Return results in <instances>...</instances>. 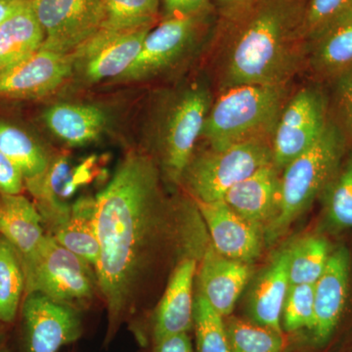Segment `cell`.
Instances as JSON below:
<instances>
[{"mask_svg":"<svg viewBox=\"0 0 352 352\" xmlns=\"http://www.w3.org/2000/svg\"><path fill=\"white\" fill-rule=\"evenodd\" d=\"M95 219L100 254L94 270L112 331L140 298L163 223L159 175L150 157L126 155L95 197Z\"/></svg>","mask_w":352,"mask_h":352,"instance_id":"1","label":"cell"},{"mask_svg":"<svg viewBox=\"0 0 352 352\" xmlns=\"http://www.w3.org/2000/svg\"><path fill=\"white\" fill-rule=\"evenodd\" d=\"M307 0H244L224 7V82L286 85L302 59Z\"/></svg>","mask_w":352,"mask_h":352,"instance_id":"2","label":"cell"},{"mask_svg":"<svg viewBox=\"0 0 352 352\" xmlns=\"http://www.w3.org/2000/svg\"><path fill=\"white\" fill-rule=\"evenodd\" d=\"M346 139L339 126L327 122L318 139L284 168L276 212L263 230L273 242L307 210L337 175Z\"/></svg>","mask_w":352,"mask_h":352,"instance_id":"3","label":"cell"},{"mask_svg":"<svg viewBox=\"0 0 352 352\" xmlns=\"http://www.w3.org/2000/svg\"><path fill=\"white\" fill-rule=\"evenodd\" d=\"M285 85L227 88L208 111L201 135L212 148L265 139L273 133L285 99Z\"/></svg>","mask_w":352,"mask_h":352,"instance_id":"4","label":"cell"},{"mask_svg":"<svg viewBox=\"0 0 352 352\" xmlns=\"http://www.w3.org/2000/svg\"><path fill=\"white\" fill-rule=\"evenodd\" d=\"M273 163L272 148L265 139L212 148L192 157L182 179L194 200L212 203L259 168Z\"/></svg>","mask_w":352,"mask_h":352,"instance_id":"5","label":"cell"},{"mask_svg":"<svg viewBox=\"0 0 352 352\" xmlns=\"http://www.w3.org/2000/svg\"><path fill=\"white\" fill-rule=\"evenodd\" d=\"M25 295L39 292L55 302L78 308L98 288L94 266L46 234L36 256L25 266Z\"/></svg>","mask_w":352,"mask_h":352,"instance_id":"6","label":"cell"},{"mask_svg":"<svg viewBox=\"0 0 352 352\" xmlns=\"http://www.w3.org/2000/svg\"><path fill=\"white\" fill-rule=\"evenodd\" d=\"M45 39L41 50L71 54L102 29V0H31Z\"/></svg>","mask_w":352,"mask_h":352,"instance_id":"7","label":"cell"},{"mask_svg":"<svg viewBox=\"0 0 352 352\" xmlns=\"http://www.w3.org/2000/svg\"><path fill=\"white\" fill-rule=\"evenodd\" d=\"M210 109L208 90L194 87L180 95L168 111L162 131V147L164 168L173 182L182 179L191 162Z\"/></svg>","mask_w":352,"mask_h":352,"instance_id":"8","label":"cell"},{"mask_svg":"<svg viewBox=\"0 0 352 352\" xmlns=\"http://www.w3.org/2000/svg\"><path fill=\"white\" fill-rule=\"evenodd\" d=\"M326 101L312 88H303L284 106L273 131V163L282 170L307 151L326 124Z\"/></svg>","mask_w":352,"mask_h":352,"instance_id":"9","label":"cell"},{"mask_svg":"<svg viewBox=\"0 0 352 352\" xmlns=\"http://www.w3.org/2000/svg\"><path fill=\"white\" fill-rule=\"evenodd\" d=\"M25 352H57L82 333L78 308L39 292L25 294L22 307Z\"/></svg>","mask_w":352,"mask_h":352,"instance_id":"10","label":"cell"},{"mask_svg":"<svg viewBox=\"0 0 352 352\" xmlns=\"http://www.w3.org/2000/svg\"><path fill=\"white\" fill-rule=\"evenodd\" d=\"M151 27L131 31L101 29L71 53L75 62H82L88 82L117 78L135 61Z\"/></svg>","mask_w":352,"mask_h":352,"instance_id":"11","label":"cell"},{"mask_svg":"<svg viewBox=\"0 0 352 352\" xmlns=\"http://www.w3.org/2000/svg\"><path fill=\"white\" fill-rule=\"evenodd\" d=\"M72 54L39 50L0 73V98L36 99L52 94L73 72Z\"/></svg>","mask_w":352,"mask_h":352,"instance_id":"12","label":"cell"},{"mask_svg":"<svg viewBox=\"0 0 352 352\" xmlns=\"http://www.w3.org/2000/svg\"><path fill=\"white\" fill-rule=\"evenodd\" d=\"M204 16H173L150 30L135 61L120 78L141 80L175 63L191 45Z\"/></svg>","mask_w":352,"mask_h":352,"instance_id":"13","label":"cell"},{"mask_svg":"<svg viewBox=\"0 0 352 352\" xmlns=\"http://www.w3.org/2000/svg\"><path fill=\"white\" fill-rule=\"evenodd\" d=\"M195 203L207 224L215 251L247 263L261 256L264 241L261 227L243 219L222 200Z\"/></svg>","mask_w":352,"mask_h":352,"instance_id":"14","label":"cell"},{"mask_svg":"<svg viewBox=\"0 0 352 352\" xmlns=\"http://www.w3.org/2000/svg\"><path fill=\"white\" fill-rule=\"evenodd\" d=\"M251 276L250 263L226 258L208 248L199 271V294L222 317L232 314Z\"/></svg>","mask_w":352,"mask_h":352,"instance_id":"15","label":"cell"},{"mask_svg":"<svg viewBox=\"0 0 352 352\" xmlns=\"http://www.w3.org/2000/svg\"><path fill=\"white\" fill-rule=\"evenodd\" d=\"M349 256L344 248L331 252L325 270L314 284V327L318 342L332 335L346 307L349 292Z\"/></svg>","mask_w":352,"mask_h":352,"instance_id":"16","label":"cell"},{"mask_svg":"<svg viewBox=\"0 0 352 352\" xmlns=\"http://www.w3.org/2000/svg\"><path fill=\"white\" fill-rule=\"evenodd\" d=\"M280 170L274 163L259 168L229 190L222 201L236 214L264 230L276 212Z\"/></svg>","mask_w":352,"mask_h":352,"instance_id":"17","label":"cell"},{"mask_svg":"<svg viewBox=\"0 0 352 352\" xmlns=\"http://www.w3.org/2000/svg\"><path fill=\"white\" fill-rule=\"evenodd\" d=\"M196 261L184 258L176 265L161 302L157 305L154 321L155 340L173 333H187L193 324V282Z\"/></svg>","mask_w":352,"mask_h":352,"instance_id":"18","label":"cell"},{"mask_svg":"<svg viewBox=\"0 0 352 352\" xmlns=\"http://www.w3.org/2000/svg\"><path fill=\"white\" fill-rule=\"evenodd\" d=\"M0 237L17 252L23 268L31 263L46 234L36 205L21 195H0Z\"/></svg>","mask_w":352,"mask_h":352,"instance_id":"19","label":"cell"},{"mask_svg":"<svg viewBox=\"0 0 352 352\" xmlns=\"http://www.w3.org/2000/svg\"><path fill=\"white\" fill-rule=\"evenodd\" d=\"M289 286L286 249L278 252L252 284L248 298V311L252 321L282 333V308Z\"/></svg>","mask_w":352,"mask_h":352,"instance_id":"20","label":"cell"},{"mask_svg":"<svg viewBox=\"0 0 352 352\" xmlns=\"http://www.w3.org/2000/svg\"><path fill=\"white\" fill-rule=\"evenodd\" d=\"M50 235L95 267L100 254L95 219V198L78 199L71 206L68 217L58 224Z\"/></svg>","mask_w":352,"mask_h":352,"instance_id":"21","label":"cell"},{"mask_svg":"<svg viewBox=\"0 0 352 352\" xmlns=\"http://www.w3.org/2000/svg\"><path fill=\"white\" fill-rule=\"evenodd\" d=\"M51 131L72 146L96 140L105 129L107 118L100 108L82 104H58L44 113Z\"/></svg>","mask_w":352,"mask_h":352,"instance_id":"22","label":"cell"},{"mask_svg":"<svg viewBox=\"0 0 352 352\" xmlns=\"http://www.w3.org/2000/svg\"><path fill=\"white\" fill-rule=\"evenodd\" d=\"M44 39L30 0L25 8L0 25V73L41 50Z\"/></svg>","mask_w":352,"mask_h":352,"instance_id":"23","label":"cell"},{"mask_svg":"<svg viewBox=\"0 0 352 352\" xmlns=\"http://www.w3.org/2000/svg\"><path fill=\"white\" fill-rule=\"evenodd\" d=\"M312 66L325 76H339L352 69V17L333 25L314 41Z\"/></svg>","mask_w":352,"mask_h":352,"instance_id":"24","label":"cell"},{"mask_svg":"<svg viewBox=\"0 0 352 352\" xmlns=\"http://www.w3.org/2000/svg\"><path fill=\"white\" fill-rule=\"evenodd\" d=\"M0 152L22 171L25 184L41 178L50 164L43 148L27 132L3 120H0Z\"/></svg>","mask_w":352,"mask_h":352,"instance_id":"25","label":"cell"},{"mask_svg":"<svg viewBox=\"0 0 352 352\" xmlns=\"http://www.w3.org/2000/svg\"><path fill=\"white\" fill-rule=\"evenodd\" d=\"M330 256V245L324 238L310 236L298 241L288 249L289 284L316 283Z\"/></svg>","mask_w":352,"mask_h":352,"instance_id":"26","label":"cell"},{"mask_svg":"<svg viewBox=\"0 0 352 352\" xmlns=\"http://www.w3.org/2000/svg\"><path fill=\"white\" fill-rule=\"evenodd\" d=\"M25 278L17 252L0 237V322L11 323L25 296Z\"/></svg>","mask_w":352,"mask_h":352,"instance_id":"27","label":"cell"},{"mask_svg":"<svg viewBox=\"0 0 352 352\" xmlns=\"http://www.w3.org/2000/svg\"><path fill=\"white\" fill-rule=\"evenodd\" d=\"M230 352H282V333L254 322L231 317L226 323Z\"/></svg>","mask_w":352,"mask_h":352,"instance_id":"28","label":"cell"},{"mask_svg":"<svg viewBox=\"0 0 352 352\" xmlns=\"http://www.w3.org/2000/svg\"><path fill=\"white\" fill-rule=\"evenodd\" d=\"M102 29L131 31L151 27L159 11V0H102Z\"/></svg>","mask_w":352,"mask_h":352,"instance_id":"29","label":"cell"},{"mask_svg":"<svg viewBox=\"0 0 352 352\" xmlns=\"http://www.w3.org/2000/svg\"><path fill=\"white\" fill-rule=\"evenodd\" d=\"M193 323L196 328L197 351L230 352L223 317L200 294L194 302Z\"/></svg>","mask_w":352,"mask_h":352,"instance_id":"30","label":"cell"},{"mask_svg":"<svg viewBox=\"0 0 352 352\" xmlns=\"http://www.w3.org/2000/svg\"><path fill=\"white\" fill-rule=\"evenodd\" d=\"M352 17V0H307L305 36L314 41L333 25Z\"/></svg>","mask_w":352,"mask_h":352,"instance_id":"31","label":"cell"},{"mask_svg":"<svg viewBox=\"0 0 352 352\" xmlns=\"http://www.w3.org/2000/svg\"><path fill=\"white\" fill-rule=\"evenodd\" d=\"M281 325L287 332L314 327V285L289 284L282 308Z\"/></svg>","mask_w":352,"mask_h":352,"instance_id":"32","label":"cell"},{"mask_svg":"<svg viewBox=\"0 0 352 352\" xmlns=\"http://www.w3.org/2000/svg\"><path fill=\"white\" fill-rule=\"evenodd\" d=\"M327 214L333 226L352 229V154L328 185Z\"/></svg>","mask_w":352,"mask_h":352,"instance_id":"33","label":"cell"},{"mask_svg":"<svg viewBox=\"0 0 352 352\" xmlns=\"http://www.w3.org/2000/svg\"><path fill=\"white\" fill-rule=\"evenodd\" d=\"M22 171L0 152V195H19L24 189Z\"/></svg>","mask_w":352,"mask_h":352,"instance_id":"34","label":"cell"},{"mask_svg":"<svg viewBox=\"0 0 352 352\" xmlns=\"http://www.w3.org/2000/svg\"><path fill=\"white\" fill-rule=\"evenodd\" d=\"M337 99L342 119L352 135V69L338 76Z\"/></svg>","mask_w":352,"mask_h":352,"instance_id":"35","label":"cell"},{"mask_svg":"<svg viewBox=\"0 0 352 352\" xmlns=\"http://www.w3.org/2000/svg\"><path fill=\"white\" fill-rule=\"evenodd\" d=\"M168 17L203 16L210 8V0H164Z\"/></svg>","mask_w":352,"mask_h":352,"instance_id":"36","label":"cell"},{"mask_svg":"<svg viewBox=\"0 0 352 352\" xmlns=\"http://www.w3.org/2000/svg\"><path fill=\"white\" fill-rule=\"evenodd\" d=\"M156 352H194L187 333H173L157 340Z\"/></svg>","mask_w":352,"mask_h":352,"instance_id":"37","label":"cell"},{"mask_svg":"<svg viewBox=\"0 0 352 352\" xmlns=\"http://www.w3.org/2000/svg\"><path fill=\"white\" fill-rule=\"evenodd\" d=\"M29 3L30 0H0V25Z\"/></svg>","mask_w":352,"mask_h":352,"instance_id":"38","label":"cell"},{"mask_svg":"<svg viewBox=\"0 0 352 352\" xmlns=\"http://www.w3.org/2000/svg\"><path fill=\"white\" fill-rule=\"evenodd\" d=\"M224 7L235 6V4L240 3V2L244 1V0H217Z\"/></svg>","mask_w":352,"mask_h":352,"instance_id":"39","label":"cell"},{"mask_svg":"<svg viewBox=\"0 0 352 352\" xmlns=\"http://www.w3.org/2000/svg\"><path fill=\"white\" fill-rule=\"evenodd\" d=\"M0 352H11L9 351L8 349H6V347H3V349H0Z\"/></svg>","mask_w":352,"mask_h":352,"instance_id":"40","label":"cell"}]
</instances>
